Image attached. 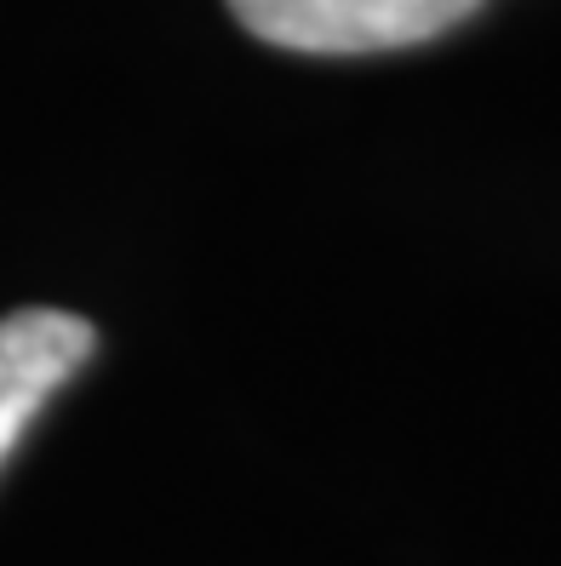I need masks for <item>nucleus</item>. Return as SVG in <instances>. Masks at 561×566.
Listing matches in <instances>:
<instances>
[{
    "label": "nucleus",
    "mask_w": 561,
    "mask_h": 566,
    "mask_svg": "<svg viewBox=\"0 0 561 566\" xmlns=\"http://www.w3.org/2000/svg\"><path fill=\"white\" fill-rule=\"evenodd\" d=\"M487 0H229L247 35L304 57H361L424 46L476 18Z\"/></svg>",
    "instance_id": "obj_1"
},
{
    "label": "nucleus",
    "mask_w": 561,
    "mask_h": 566,
    "mask_svg": "<svg viewBox=\"0 0 561 566\" xmlns=\"http://www.w3.org/2000/svg\"><path fill=\"white\" fill-rule=\"evenodd\" d=\"M92 349H97V332L81 315H63V310L0 315V463L12 458L35 412L86 366Z\"/></svg>",
    "instance_id": "obj_2"
}]
</instances>
